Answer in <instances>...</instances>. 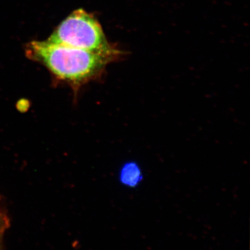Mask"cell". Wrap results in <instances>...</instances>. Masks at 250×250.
<instances>
[{"label":"cell","instance_id":"cell-1","mask_svg":"<svg viewBox=\"0 0 250 250\" xmlns=\"http://www.w3.org/2000/svg\"><path fill=\"white\" fill-rule=\"evenodd\" d=\"M28 59L45 66L56 80L74 90L99 78L109 62L121 54L91 52L47 41H33L25 46Z\"/></svg>","mask_w":250,"mask_h":250},{"label":"cell","instance_id":"cell-2","mask_svg":"<svg viewBox=\"0 0 250 250\" xmlns=\"http://www.w3.org/2000/svg\"><path fill=\"white\" fill-rule=\"evenodd\" d=\"M46 41L91 52L122 54L108 42L98 20L82 9L65 18Z\"/></svg>","mask_w":250,"mask_h":250},{"label":"cell","instance_id":"cell-3","mask_svg":"<svg viewBox=\"0 0 250 250\" xmlns=\"http://www.w3.org/2000/svg\"><path fill=\"white\" fill-rule=\"evenodd\" d=\"M121 178L123 184L129 187H135L142 178L139 166L133 163L123 166Z\"/></svg>","mask_w":250,"mask_h":250},{"label":"cell","instance_id":"cell-4","mask_svg":"<svg viewBox=\"0 0 250 250\" xmlns=\"http://www.w3.org/2000/svg\"><path fill=\"white\" fill-rule=\"evenodd\" d=\"M9 220L6 212L3 209L2 207L0 206V237H2L3 234L6 230L9 228Z\"/></svg>","mask_w":250,"mask_h":250},{"label":"cell","instance_id":"cell-5","mask_svg":"<svg viewBox=\"0 0 250 250\" xmlns=\"http://www.w3.org/2000/svg\"><path fill=\"white\" fill-rule=\"evenodd\" d=\"M1 241H2V237H0V250H1V247H2V243H1Z\"/></svg>","mask_w":250,"mask_h":250}]
</instances>
